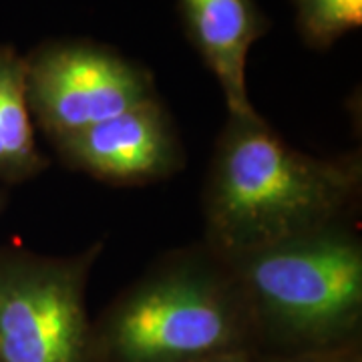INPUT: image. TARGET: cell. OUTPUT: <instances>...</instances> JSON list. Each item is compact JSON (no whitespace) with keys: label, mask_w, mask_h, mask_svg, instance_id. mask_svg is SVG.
<instances>
[{"label":"cell","mask_w":362,"mask_h":362,"mask_svg":"<svg viewBox=\"0 0 362 362\" xmlns=\"http://www.w3.org/2000/svg\"><path fill=\"white\" fill-rule=\"evenodd\" d=\"M361 195L358 153L310 156L262 115H228L204 187V242L221 258H238L352 221Z\"/></svg>","instance_id":"cell-1"},{"label":"cell","mask_w":362,"mask_h":362,"mask_svg":"<svg viewBox=\"0 0 362 362\" xmlns=\"http://www.w3.org/2000/svg\"><path fill=\"white\" fill-rule=\"evenodd\" d=\"M101 362H199L256 350L232 264L206 242L171 250L95 320Z\"/></svg>","instance_id":"cell-2"},{"label":"cell","mask_w":362,"mask_h":362,"mask_svg":"<svg viewBox=\"0 0 362 362\" xmlns=\"http://www.w3.org/2000/svg\"><path fill=\"white\" fill-rule=\"evenodd\" d=\"M228 262L246 298L259 354L361 342L362 240L352 221Z\"/></svg>","instance_id":"cell-3"},{"label":"cell","mask_w":362,"mask_h":362,"mask_svg":"<svg viewBox=\"0 0 362 362\" xmlns=\"http://www.w3.org/2000/svg\"><path fill=\"white\" fill-rule=\"evenodd\" d=\"M95 242L73 256L0 247V362H101L87 308Z\"/></svg>","instance_id":"cell-4"},{"label":"cell","mask_w":362,"mask_h":362,"mask_svg":"<svg viewBox=\"0 0 362 362\" xmlns=\"http://www.w3.org/2000/svg\"><path fill=\"white\" fill-rule=\"evenodd\" d=\"M25 75L33 121L51 143L159 97L147 66L87 39L40 42Z\"/></svg>","instance_id":"cell-5"},{"label":"cell","mask_w":362,"mask_h":362,"mask_svg":"<svg viewBox=\"0 0 362 362\" xmlns=\"http://www.w3.org/2000/svg\"><path fill=\"white\" fill-rule=\"evenodd\" d=\"M63 165L109 185H147L185 168L180 131L161 97L52 143Z\"/></svg>","instance_id":"cell-6"},{"label":"cell","mask_w":362,"mask_h":362,"mask_svg":"<svg viewBox=\"0 0 362 362\" xmlns=\"http://www.w3.org/2000/svg\"><path fill=\"white\" fill-rule=\"evenodd\" d=\"M185 37L220 83L228 115H259L250 101L246 65L250 49L270 21L256 0H175Z\"/></svg>","instance_id":"cell-7"},{"label":"cell","mask_w":362,"mask_h":362,"mask_svg":"<svg viewBox=\"0 0 362 362\" xmlns=\"http://www.w3.org/2000/svg\"><path fill=\"white\" fill-rule=\"evenodd\" d=\"M49 165L35 137L25 57L11 45H0V185L35 180Z\"/></svg>","instance_id":"cell-8"},{"label":"cell","mask_w":362,"mask_h":362,"mask_svg":"<svg viewBox=\"0 0 362 362\" xmlns=\"http://www.w3.org/2000/svg\"><path fill=\"white\" fill-rule=\"evenodd\" d=\"M292 4L298 33L314 51H328L362 25V0H292Z\"/></svg>","instance_id":"cell-9"},{"label":"cell","mask_w":362,"mask_h":362,"mask_svg":"<svg viewBox=\"0 0 362 362\" xmlns=\"http://www.w3.org/2000/svg\"><path fill=\"white\" fill-rule=\"evenodd\" d=\"M266 362H362L361 342H352L338 349L300 352L286 356H266Z\"/></svg>","instance_id":"cell-10"},{"label":"cell","mask_w":362,"mask_h":362,"mask_svg":"<svg viewBox=\"0 0 362 362\" xmlns=\"http://www.w3.org/2000/svg\"><path fill=\"white\" fill-rule=\"evenodd\" d=\"M199 362H266V354H259L256 350H240V352H230V354H221V356Z\"/></svg>","instance_id":"cell-11"},{"label":"cell","mask_w":362,"mask_h":362,"mask_svg":"<svg viewBox=\"0 0 362 362\" xmlns=\"http://www.w3.org/2000/svg\"><path fill=\"white\" fill-rule=\"evenodd\" d=\"M6 204H8V192H6V187L0 185V216L6 209Z\"/></svg>","instance_id":"cell-12"}]
</instances>
